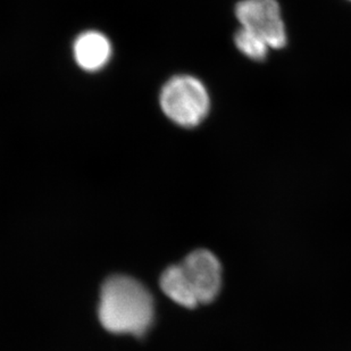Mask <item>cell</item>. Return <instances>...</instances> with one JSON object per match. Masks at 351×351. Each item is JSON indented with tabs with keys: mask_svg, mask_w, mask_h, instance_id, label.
<instances>
[{
	"mask_svg": "<svg viewBox=\"0 0 351 351\" xmlns=\"http://www.w3.org/2000/svg\"><path fill=\"white\" fill-rule=\"evenodd\" d=\"M349 1H351V0H349Z\"/></svg>",
	"mask_w": 351,
	"mask_h": 351,
	"instance_id": "obj_8",
	"label": "cell"
},
{
	"mask_svg": "<svg viewBox=\"0 0 351 351\" xmlns=\"http://www.w3.org/2000/svg\"><path fill=\"white\" fill-rule=\"evenodd\" d=\"M154 314L153 295L134 278L114 275L101 287L98 315L110 333L141 337L153 324Z\"/></svg>",
	"mask_w": 351,
	"mask_h": 351,
	"instance_id": "obj_1",
	"label": "cell"
},
{
	"mask_svg": "<svg viewBox=\"0 0 351 351\" xmlns=\"http://www.w3.org/2000/svg\"><path fill=\"white\" fill-rule=\"evenodd\" d=\"M162 113L176 125L191 129L208 115L210 98L205 84L188 74L176 75L164 84L159 95Z\"/></svg>",
	"mask_w": 351,
	"mask_h": 351,
	"instance_id": "obj_2",
	"label": "cell"
},
{
	"mask_svg": "<svg viewBox=\"0 0 351 351\" xmlns=\"http://www.w3.org/2000/svg\"><path fill=\"white\" fill-rule=\"evenodd\" d=\"M160 288L178 305L190 309L195 308L199 305L193 287L181 264L169 266L162 272Z\"/></svg>",
	"mask_w": 351,
	"mask_h": 351,
	"instance_id": "obj_6",
	"label": "cell"
},
{
	"mask_svg": "<svg viewBox=\"0 0 351 351\" xmlns=\"http://www.w3.org/2000/svg\"><path fill=\"white\" fill-rule=\"evenodd\" d=\"M234 43L240 53L249 60L263 62L269 55L267 43L256 34L240 27L234 36Z\"/></svg>",
	"mask_w": 351,
	"mask_h": 351,
	"instance_id": "obj_7",
	"label": "cell"
},
{
	"mask_svg": "<svg viewBox=\"0 0 351 351\" xmlns=\"http://www.w3.org/2000/svg\"><path fill=\"white\" fill-rule=\"evenodd\" d=\"M113 48L110 39L99 31H86L73 43V56L80 69L98 72L110 63Z\"/></svg>",
	"mask_w": 351,
	"mask_h": 351,
	"instance_id": "obj_5",
	"label": "cell"
},
{
	"mask_svg": "<svg viewBox=\"0 0 351 351\" xmlns=\"http://www.w3.org/2000/svg\"><path fill=\"white\" fill-rule=\"evenodd\" d=\"M235 16L242 29L264 40L269 48L287 46L288 34L278 0H240L235 6Z\"/></svg>",
	"mask_w": 351,
	"mask_h": 351,
	"instance_id": "obj_3",
	"label": "cell"
},
{
	"mask_svg": "<svg viewBox=\"0 0 351 351\" xmlns=\"http://www.w3.org/2000/svg\"><path fill=\"white\" fill-rule=\"evenodd\" d=\"M199 305L214 302L222 289L223 269L219 258L207 249L190 252L181 263Z\"/></svg>",
	"mask_w": 351,
	"mask_h": 351,
	"instance_id": "obj_4",
	"label": "cell"
}]
</instances>
